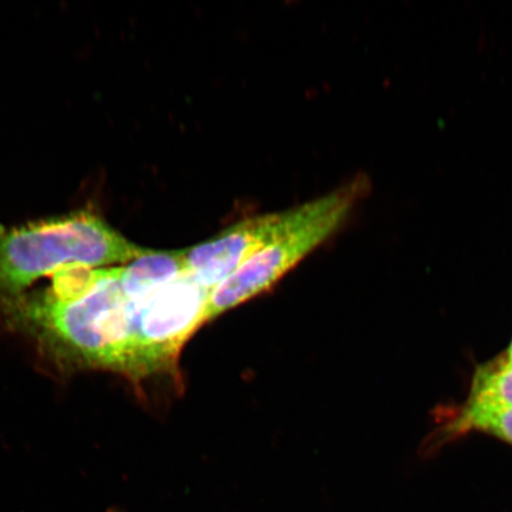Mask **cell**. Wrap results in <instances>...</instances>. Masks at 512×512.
I'll return each instance as SVG.
<instances>
[{"label":"cell","mask_w":512,"mask_h":512,"mask_svg":"<svg viewBox=\"0 0 512 512\" xmlns=\"http://www.w3.org/2000/svg\"><path fill=\"white\" fill-rule=\"evenodd\" d=\"M149 249L125 238L92 210L21 226L0 224V306L64 268L126 265Z\"/></svg>","instance_id":"1"},{"label":"cell","mask_w":512,"mask_h":512,"mask_svg":"<svg viewBox=\"0 0 512 512\" xmlns=\"http://www.w3.org/2000/svg\"><path fill=\"white\" fill-rule=\"evenodd\" d=\"M368 190L369 179L358 176L343 187L297 207L296 219L285 232L211 291L203 325L271 288L337 232Z\"/></svg>","instance_id":"2"},{"label":"cell","mask_w":512,"mask_h":512,"mask_svg":"<svg viewBox=\"0 0 512 512\" xmlns=\"http://www.w3.org/2000/svg\"><path fill=\"white\" fill-rule=\"evenodd\" d=\"M210 293L188 273L147 297L119 374L133 382L177 374L184 345L203 326Z\"/></svg>","instance_id":"3"},{"label":"cell","mask_w":512,"mask_h":512,"mask_svg":"<svg viewBox=\"0 0 512 512\" xmlns=\"http://www.w3.org/2000/svg\"><path fill=\"white\" fill-rule=\"evenodd\" d=\"M297 207L236 222L219 235L188 248V271L213 291L262 248L285 232L296 219Z\"/></svg>","instance_id":"4"},{"label":"cell","mask_w":512,"mask_h":512,"mask_svg":"<svg viewBox=\"0 0 512 512\" xmlns=\"http://www.w3.org/2000/svg\"><path fill=\"white\" fill-rule=\"evenodd\" d=\"M464 406L512 408V362L507 357L501 355L477 367Z\"/></svg>","instance_id":"5"},{"label":"cell","mask_w":512,"mask_h":512,"mask_svg":"<svg viewBox=\"0 0 512 512\" xmlns=\"http://www.w3.org/2000/svg\"><path fill=\"white\" fill-rule=\"evenodd\" d=\"M471 432L501 439L512 446V408H472L462 406L443 426L444 440Z\"/></svg>","instance_id":"6"},{"label":"cell","mask_w":512,"mask_h":512,"mask_svg":"<svg viewBox=\"0 0 512 512\" xmlns=\"http://www.w3.org/2000/svg\"><path fill=\"white\" fill-rule=\"evenodd\" d=\"M504 356L507 357L508 360L512 362V339L507 351H505Z\"/></svg>","instance_id":"7"},{"label":"cell","mask_w":512,"mask_h":512,"mask_svg":"<svg viewBox=\"0 0 512 512\" xmlns=\"http://www.w3.org/2000/svg\"><path fill=\"white\" fill-rule=\"evenodd\" d=\"M108 512H123V511H120V510H117V509H113V510H110Z\"/></svg>","instance_id":"8"}]
</instances>
